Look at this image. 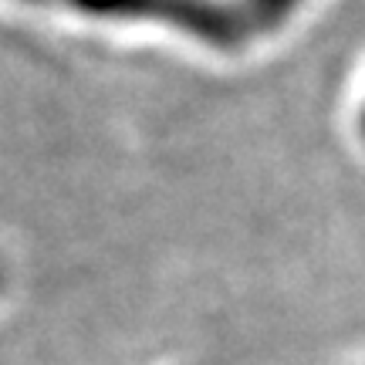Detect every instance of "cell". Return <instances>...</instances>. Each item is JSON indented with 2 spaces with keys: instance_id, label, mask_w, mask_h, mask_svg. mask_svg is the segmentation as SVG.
Here are the masks:
<instances>
[{
  "instance_id": "obj_1",
  "label": "cell",
  "mask_w": 365,
  "mask_h": 365,
  "mask_svg": "<svg viewBox=\"0 0 365 365\" xmlns=\"http://www.w3.org/2000/svg\"><path fill=\"white\" fill-rule=\"evenodd\" d=\"M91 21L112 24H156L180 31L213 51H237L250 38V27L237 0H38Z\"/></svg>"
},
{
  "instance_id": "obj_3",
  "label": "cell",
  "mask_w": 365,
  "mask_h": 365,
  "mask_svg": "<svg viewBox=\"0 0 365 365\" xmlns=\"http://www.w3.org/2000/svg\"><path fill=\"white\" fill-rule=\"evenodd\" d=\"M355 132H359V139H362V145H365V98H362V105H359V115H355Z\"/></svg>"
},
{
  "instance_id": "obj_2",
  "label": "cell",
  "mask_w": 365,
  "mask_h": 365,
  "mask_svg": "<svg viewBox=\"0 0 365 365\" xmlns=\"http://www.w3.org/2000/svg\"><path fill=\"white\" fill-rule=\"evenodd\" d=\"M304 4L308 0H237L250 34H274V31H281Z\"/></svg>"
},
{
  "instance_id": "obj_4",
  "label": "cell",
  "mask_w": 365,
  "mask_h": 365,
  "mask_svg": "<svg viewBox=\"0 0 365 365\" xmlns=\"http://www.w3.org/2000/svg\"><path fill=\"white\" fill-rule=\"evenodd\" d=\"M0 284H4V277H0Z\"/></svg>"
}]
</instances>
